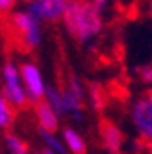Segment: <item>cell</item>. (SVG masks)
I'll return each instance as SVG.
<instances>
[{"label": "cell", "instance_id": "1", "mask_svg": "<svg viewBox=\"0 0 152 154\" xmlns=\"http://www.w3.org/2000/svg\"><path fill=\"white\" fill-rule=\"evenodd\" d=\"M61 20L68 35L81 46L92 44L105 28L103 13L90 0H70Z\"/></svg>", "mask_w": 152, "mask_h": 154}, {"label": "cell", "instance_id": "2", "mask_svg": "<svg viewBox=\"0 0 152 154\" xmlns=\"http://www.w3.org/2000/svg\"><path fill=\"white\" fill-rule=\"evenodd\" d=\"M128 118L139 141L152 150V90L138 95L130 103Z\"/></svg>", "mask_w": 152, "mask_h": 154}, {"label": "cell", "instance_id": "3", "mask_svg": "<svg viewBox=\"0 0 152 154\" xmlns=\"http://www.w3.org/2000/svg\"><path fill=\"white\" fill-rule=\"evenodd\" d=\"M9 29L24 50H35L42 42V22L35 20L26 9L9 15Z\"/></svg>", "mask_w": 152, "mask_h": 154}, {"label": "cell", "instance_id": "4", "mask_svg": "<svg viewBox=\"0 0 152 154\" xmlns=\"http://www.w3.org/2000/svg\"><path fill=\"white\" fill-rule=\"evenodd\" d=\"M62 97V118H70L77 123L84 121L86 86L77 73H70L64 86L61 88Z\"/></svg>", "mask_w": 152, "mask_h": 154}, {"label": "cell", "instance_id": "5", "mask_svg": "<svg viewBox=\"0 0 152 154\" xmlns=\"http://www.w3.org/2000/svg\"><path fill=\"white\" fill-rule=\"evenodd\" d=\"M0 79H2V92L8 103L17 110L24 108L28 105V97L24 92L22 77H20V66L13 61H6L0 68Z\"/></svg>", "mask_w": 152, "mask_h": 154}, {"label": "cell", "instance_id": "6", "mask_svg": "<svg viewBox=\"0 0 152 154\" xmlns=\"http://www.w3.org/2000/svg\"><path fill=\"white\" fill-rule=\"evenodd\" d=\"M20 77H22V85H24V92H26L28 103L29 105H37L39 101H42L48 85L44 81V75H42L41 68L35 63L28 61V63H24L20 66Z\"/></svg>", "mask_w": 152, "mask_h": 154}, {"label": "cell", "instance_id": "7", "mask_svg": "<svg viewBox=\"0 0 152 154\" xmlns=\"http://www.w3.org/2000/svg\"><path fill=\"white\" fill-rule=\"evenodd\" d=\"M70 0H29L26 11L39 22H59Z\"/></svg>", "mask_w": 152, "mask_h": 154}, {"label": "cell", "instance_id": "8", "mask_svg": "<svg viewBox=\"0 0 152 154\" xmlns=\"http://www.w3.org/2000/svg\"><path fill=\"white\" fill-rule=\"evenodd\" d=\"M99 138H101V145L108 154H121L123 147H125V134L121 130L119 125L112 123V121H105L99 128Z\"/></svg>", "mask_w": 152, "mask_h": 154}, {"label": "cell", "instance_id": "9", "mask_svg": "<svg viewBox=\"0 0 152 154\" xmlns=\"http://www.w3.org/2000/svg\"><path fill=\"white\" fill-rule=\"evenodd\" d=\"M33 106H35V119H37L39 128L50 130V132H57V130H59V127H61V118L51 110V106H50L44 99L39 101L37 105H33Z\"/></svg>", "mask_w": 152, "mask_h": 154}, {"label": "cell", "instance_id": "10", "mask_svg": "<svg viewBox=\"0 0 152 154\" xmlns=\"http://www.w3.org/2000/svg\"><path fill=\"white\" fill-rule=\"evenodd\" d=\"M61 138H62V143H64V147H66V150L70 154H86V150H88L86 140L77 128L64 127Z\"/></svg>", "mask_w": 152, "mask_h": 154}, {"label": "cell", "instance_id": "11", "mask_svg": "<svg viewBox=\"0 0 152 154\" xmlns=\"http://www.w3.org/2000/svg\"><path fill=\"white\" fill-rule=\"evenodd\" d=\"M37 132H39V138H41L44 149H50L55 154H68V150L62 143V138L57 136V132H50V130H42V128H37Z\"/></svg>", "mask_w": 152, "mask_h": 154}, {"label": "cell", "instance_id": "12", "mask_svg": "<svg viewBox=\"0 0 152 154\" xmlns=\"http://www.w3.org/2000/svg\"><path fill=\"white\" fill-rule=\"evenodd\" d=\"M86 101L90 103V106L93 110L101 112L106 105V97H105V90L99 83H90L86 86Z\"/></svg>", "mask_w": 152, "mask_h": 154}, {"label": "cell", "instance_id": "13", "mask_svg": "<svg viewBox=\"0 0 152 154\" xmlns=\"http://www.w3.org/2000/svg\"><path fill=\"white\" fill-rule=\"evenodd\" d=\"M4 143H6V147H8V150L11 154H31L29 145L20 136H17V134H13V132H6Z\"/></svg>", "mask_w": 152, "mask_h": 154}, {"label": "cell", "instance_id": "14", "mask_svg": "<svg viewBox=\"0 0 152 154\" xmlns=\"http://www.w3.org/2000/svg\"><path fill=\"white\" fill-rule=\"evenodd\" d=\"M15 121V108L8 103L4 94L0 92V130H8Z\"/></svg>", "mask_w": 152, "mask_h": 154}, {"label": "cell", "instance_id": "15", "mask_svg": "<svg viewBox=\"0 0 152 154\" xmlns=\"http://www.w3.org/2000/svg\"><path fill=\"white\" fill-rule=\"evenodd\" d=\"M44 101L51 106V110L59 116V118H62V97H61V88L57 86H48L46 88V94H44Z\"/></svg>", "mask_w": 152, "mask_h": 154}, {"label": "cell", "instance_id": "16", "mask_svg": "<svg viewBox=\"0 0 152 154\" xmlns=\"http://www.w3.org/2000/svg\"><path fill=\"white\" fill-rule=\"evenodd\" d=\"M136 73H138V79L141 81V85H145V86H148L152 90V64L139 66L136 70Z\"/></svg>", "mask_w": 152, "mask_h": 154}, {"label": "cell", "instance_id": "17", "mask_svg": "<svg viewBox=\"0 0 152 154\" xmlns=\"http://www.w3.org/2000/svg\"><path fill=\"white\" fill-rule=\"evenodd\" d=\"M17 0H0V15H8L13 11Z\"/></svg>", "mask_w": 152, "mask_h": 154}, {"label": "cell", "instance_id": "18", "mask_svg": "<svg viewBox=\"0 0 152 154\" xmlns=\"http://www.w3.org/2000/svg\"><path fill=\"white\" fill-rule=\"evenodd\" d=\"M90 2L96 6L101 13H105L106 9H108V4H110V0H90Z\"/></svg>", "mask_w": 152, "mask_h": 154}, {"label": "cell", "instance_id": "19", "mask_svg": "<svg viewBox=\"0 0 152 154\" xmlns=\"http://www.w3.org/2000/svg\"><path fill=\"white\" fill-rule=\"evenodd\" d=\"M42 150H44V154H55V152H51L50 149H42Z\"/></svg>", "mask_w": 152, "mask_h": 154}, {"label": "cell", "instance_id": "20", "mask_svg": "<svg viewBox=\"0 0 152 154\" xmlns=\"http://www.w3.org/2000/svg\"><path fill=\"white\" fill-rule=\"evenodd\" d=\"M31 154H44V150H35V152H31Z\"/></svg>", "mask_w": 152, "mask_h": 154}, {"label": "cell", "instance_id": "21", "mask_svg": "<svg viewBox=\"0 0 152 154\" xmlns=\"http://www.w3.org/2000/svg\"><path fill=\"white\" fill-rule=\"evenodd\" d=\"M26 2H29V0H26Z\"/></svg>", "mask_w": 152, "mask_h": 154}]
</instances>
